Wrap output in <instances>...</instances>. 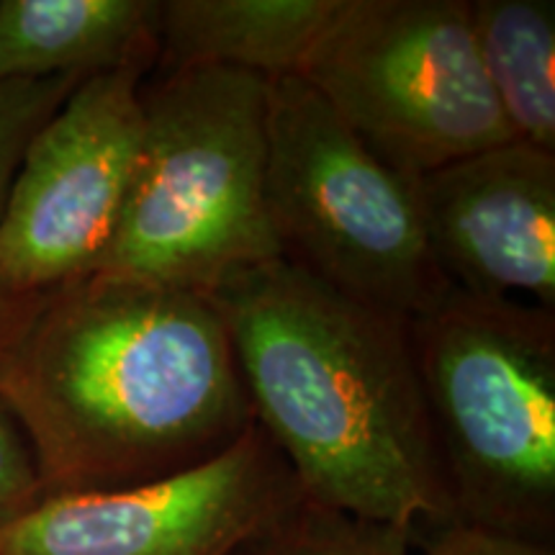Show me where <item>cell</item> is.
I'll use <instances>...</instances> for the list:
<instances>
[{
    "label": "cell",
    "mask_w": 555,
    "mask_h": 555,
    "mask_svg": "<svg viewBox=\"0 0 555 555\" xmlns=\"http://www.w3.org/2000/svg\"><path fill=\"white\" fill-rule=\"evenodd\" d=\"M414 189L450 286L555 311V152L506 142L414 178Z\"/></svg>",
    "instance_id": "9c48e42d"
},
{
    "label": "cell",
    "mask_w": 555,
    "mask_h": 555,
    "mask_svg": "<svg viewBox=\"0 0 555 555\" xmlns=\"http://www.w3.org/2000/svg\"><path fill=\"white\" fill-rule=\"evenodd\" d=\"M41 499V478L29 440L9 406L0 401V530L34 509Z\"/></svg>",
    "instance_id": "9a60e30c"
},
{
    "label": "cell",
    "mask_w": 555,
    "mask_h": 555,
    "mask_svg": "<svg viewBox=\"0 0 555 555\" xmlns=\"http://www.w3.org/2000/svg\"><path fill=\"white\" fill-rule=\"evenodd\" d=\"M155 57L88 75L26 144L0 211V283L44 296L101 268L127 208Z\"/></svg>",
    "instance_id": "52a82bcc"
},
{
    "label": "cell",
    "mask_w": 555,
    "mask_h": 555,
    "mask_svg": "<svg viewBox=\"0 0 555 555\" xmlns=\"http://www.w3.org/2000/svg\"><path fill=\"white\" fill-rule=\"evenodd\" d=\"M414 535L304 499L232 555H412Z\"/></svg>",
    "instance_id": "4fadbf2b"
},
{
    "label": "cell",
    "mask_w": 555,
    "mask_h": 555,
    "mask_svg": "<svg viewBox=\"0 0 555 555\" xmlns=\"http://www.w3.org/2000/svg\"><path fill=\"white\" fill-rule=\"evenodd\" d=\"M412 339L455 525L555 545V311L450 288Z\"/></svg>",
    "instance_id": "277c9868"
},
{
    "label": "cell",
    "mask_w": 555,
    "mask_h": 555,
    "mask_svg": "<svg viewBox=\"0 0 555 555\" xmlns=\"http://www.w3.org/2000/svg\"><path fill=\"white\" fill-rule=\"evenodd\" d=\"M420 555H555V545L532 543L468 525H446L425 532Z\"/></svg>",
    "instance_id": "2e32d148"
},
{
    "label": "cell",
    "mask_w": 555,
    "mask_h": 555,
    "mask_svg": "<svg viewBox=\"0 0 555 555\" xmlns=\"http://www.w3.org/2000/svg\"><path fill=\"white\" fill-rule=\"evenodd\" d=\"M486 80L515 142L555 152V3L468 0Z\"/></svg>",
    "instance_id": "7c38bea8"
},
{
    "label": "cell",
    "mask_w": 555,
    "mask_h": 555,
    "mask_svg": "<svg viewBox=\"0 0 555 555\" xmlns=\"http://www.w3.org/2000/svg\"><path fill=\"white\" fill-rule=\"evenodd\" d=\"M343 0H168L159 3L157 75L191 67L298 78Z\"/></svg>",
    "instance_id": "30bf717a"
},
{
    "label": "cell",
    "mask_w": 555,
    "mask_h": 555,
    "mask_svg": "<svg viewBox=\"0 0 555 555\" xmlns=\"http://www.w3.org/2000/svg\"><path fill=\"white\" fill-rule=\"evenodd\" d=\"M301 502L294 470L253 425L183 474L134 489L44 496L0 530V555H232Z\"/></svg>",
    "instance_id": "ba28073f"
},
{
    "label": "cell",
    "mask_w": 555,
    "mask_h": 555,
    "mask_svg": "<svg viewBox=\"0 0 555 555\" xmlns=\"http://www.w3.org/2000/svg\"><path fill=\"white\" fill-rule=\"evenodd\" d=\"M266 198L283 258L371 307L416 317L448 294L414 178L301 78L268 82Z\"/></svg>",
    "instance_id": "5b68a950"
},
{
    "label": "cell",
    "mask_w": 555,
    "mask_h": 555,
    "mask_svg": "<svg viewBox=\"0 0 555 555\" xmlns=\"http://www.w3.org/2000/svg\"><path fill=\"white\" fill-rule=\"evenodd\" d=\"M44 496L134 489L255 425L217 298L108 273L44 294L0 360Z\"/></svg>",
    "instance_id": "6da1fadb"
},
{
    "label": "cell",
    "mask_w": 555,
    "mask_h": 555,
    "mask_svg": "<svg viewBox=\"0 0 555 555\" xmlns=\"http://www.w3.org/2000/svg\"><path fill=\"white\" fill-rule=\"evenodd\" d=\"M78 75L0 82V211L26 144L78 86ZM44 296H16L0 283V360Z\"/></svg>",
    "instance_id": "5bb4252c"
},
{
    "label": "cell",
    "mask_w": 555,
    "mask_h": 555,
    "mask_svg": "<svg viewBox=\"0 0 555 555\" xmlns=\"http://www.w3.org/2000/svg\"><path fill=\"white\" fill-rule=\"evenodd\" d=\"M298 78L406 178L515 142L468 0H343Z\"/></svg>",
    "instance_id": "8992f818"
},
{
    "label": "cell",
    "mask_w": 555,
    "mask_h": 555,
    "mask_svg": "<svg viewBox=\"0 0 555 555\" xmlns=\"http://www.w3.org/2000/svg\"><path fill=\"white\" fill-rule=\"evenodd\" d=\"M255 425L309 502L416 532L455 525L412 319L278 258L211 294Z\"/></svg>",
    "instance_id": "7a4b0ae2"
},
{
    "label": "cell",
    "mask_w": 555,
    "mask_h": 555,
    "mask_svg": "<svg viewBox=\"0 0 555 555\" xmlns=\"http://www.w3.org/2000/svg\"><path fill=\"white\" fill-rule=\"evenodd\" d=\"M268 82L229 67L144 82L137 176L95 273L214 294L283 258L266 198Z\"/></svg>",
    "instance_id": "3957f363"
},
{
    "label": "cell",
    "mask_w": 555,
    "mask_h": 555,
    "mask_svg": "<svg viewBox=\"0 0 555 555\" xmlns=\"http://www.w3.org/2000/svg\"><path fill=\"white\" fill-rule=\"evenodd\" d=\"M159 0H0V82L157 60Z\"/></svg>",
    "instance_id": "8fae6325"
}]
</instances>
